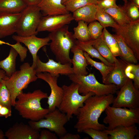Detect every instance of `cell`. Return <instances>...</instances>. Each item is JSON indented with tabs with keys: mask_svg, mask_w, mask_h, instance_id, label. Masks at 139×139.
<instances>
[{
	"mask_svg": "<svg viewBox=\"0 0 139 139\" xmlns=\"http://www.w3.org/2000/svg\"><path fill=\"white\" fill-rule=\"evenodd\" d=\"M43 16L70 13L62 3V0H41L37 5Z\"/></svg>",
	"mask_w": 139,
	"mask_h": 139,
	"instance_id": "ffe728a7",
	"label": "cell"
},
{
	"mask_svg": "<svg viewBox=\"0 0 139 139\" xmlns=\"http://www.w3.org/2000/svg\"><path fill=\"white\" fill-rule=\"evenodd\" d=\"M5 136V134L0 129V139H4Z\"/></svg>",
	"mask_w": 139,
	"mask_h": 139,
	"instance_id": "bcb514c9",
	"label": "cell"
},
{
	"mask_svg": "<svg viewBox=\"0 0 139 139\" xmlns=\"http://www.w3.org/2000/svg\"><path fill=\"white\" fill-rule=\"evenodd\" d=\"M127 77L132 80L134 87L139 88V65L128 63L125 69Z\"/></svg>",
	"mask_w": 139,
	"mask_h": 139,
	"instance_id": "836d02e7",
	"label": "cell"
},
{
	"mask_svg": "<svg viewBox=\"0 0 139 139\" xmlns=\"http://www.w3.org/2000/svg\"><path fill=\"white\" fill-rule=\"evenodd\" d=\"M113 35L118 44L120 51V57L121 59L128 63H137L138 60L135 57L133 51L125 43L121 37L117 34Z\"/></svg>",
	"mask_w": 139,
	"mask_h": 139,
	"instance_id": "484cf974",
	"label": "cell"
},
{
	"mask_svg": "<svg viewBox=\"0 0 139 139\" xmlns=\"http://www.w3.org/2000/svg\"><path fill=\"white\" fill-rule=\"evenodd\" d=\"M99 0H67L63 4L69 12H73L77 9L90 4L97 5Z\"/></svg>",
	"mask_w": 139,
	"mask_h": 139,
	"instance_id": "d6a6232c",
	"label": "cell"
},
{
	"mask_svg": "<svg viewBox=\"0 0 139 139\" xmlns=\"http://www.w3.org/2000/svg\"><path fill=\"white\" fill-rule=\"evenodd\" d=\"M112 106L129 109L139 108V90L134 86L132 80L128 78L124 84L117 91Z\"/></svg>",
	"mask_w": 139,
	"mask_h": 139,
	"instance_id": "30bf717a",
	"label": "cell"
},
{
	"mask_svg": "<svg viewBox=\"0 0 139 139\" xmlns=\"http://www.w3.org/2000/svg\"><path fill=\"white\" fill-rule=\"evenodd\" d=\"M68 76L72 82L78 84L79 92L82 95H85L89 92H93L95 95L99 96L114 94L117 90L115 84L106 85L100 83L93 73H90L86 75L73 74Z\"/></svg>",
	"mask_w": 139,
	"mask_h": 139,
	"instance_id": "52a82bcc",
	"label": "cell"
},
{
	"mask_svg": "<svg viewBox=\"0 0 139 139\" xmlns=\"http://www.w3.org/2000/svg\"><path fill=\"white\" fill-rule=\"evenodd\" d=\"M18 54L11 47L8 56L0 61V68L4 70L6 75L10 77L16 71V60Z\"/></svg>",
	"mask_w": 139,
	"mask_h": 139,
	"instance_id": "d4e9b609",
	"label": "cell"
},
{
	"mask_svg": "<svg viewBox=\"0 0 139 139\" xmlns=\"http://www.w3.org/2000/svg\"><path fill=\"white\" fill-rule=\"evenodd\" d=\"M98 7L96 5H87L76 10L73 12V16L77 22L83 21L86 23H90L96 20L95 15Z\"/></svg>",
	"mask_w": 139,
	"mask_h": 139,
	"instance_id": "7402d4cb",
	"label": "cell"
},
{
	"mask_svg": "<svg viewBox=\"0 0 139 139\" xmlns=\"http://www.w3.org/2000/svg\"><path fill=\"white\" fill-rule=\"evenodd\" d=\"M78 22L77 25L73 28L74 37L78 40L84 42L91 39L87 23L82 20Z\"/></svg>",
	"mask_w": 139,
	"mask_h": 139,
	"instance_id": "1f68e13d",
	"label": "cell"
},
{
	"mask_svg": "<svg viewBox=\"0 0 139 139\" xmlns=\"http://www.w3.org/2000/svg\"><path fill=\"white\" fill-rule=\"evenodd\" d=\"M48 97L47 93L40 89L27 93L22 91L17 96L14 107L23 118L38 121L44 118L49 112L48 108L42 107L40 102L42 99Z\"/></svg>",
	"mask_w": 139,
	"mask_h": 139,
	"instance_id": "7a4b0ae2",
	"label": "cell"
},
{
	"mask_svg": "<svg viewBox=\"0 0 139 139\" xmlns=\"http://www.w3.org/2000/svg\"><path fill=\"white\" fill-rule=\"evenodd\" d=\"M83 132L93 139H109L108 135L102 131L90 128L85 129Z\"/></svg>",
	"mask_w": 139,
	"mask_h": 139,
	"instance_id": "74e56055",
	"label": "cell"
},
{
	"mask_svg": "<svg viewBox=\"0 0 139 139\" xmlns=\"http://www.w3.org/2000/svg\"><path fill=\"white\" fill-rule=\"evenodd\" d=\"M38 79H41L47 82L51 90L50 95L48 98L47 103L49 112L58 108L60 105L63 95L62 87L57 84L58 77L51 75L47 72L37 73Z\"/></svg>",
	"mask_w": 139,
	"mask_h": 139,
	"instance_id": "8fae6325",
	"label": "cell"
},
{
	"mask_svg": "<svg viewBox=\"0 0 139 139\" xmlns=\"http://www.w3.org/2000/svg\"><path fill=\"white\" fill-rule=\"evenodd\" d=\"M11 115V108L0 104V117L7 118Z\"/></svg>",
	"mask_w": 139,
	"mask_h": 139,
	"instance_id": "b9f144b4",
	"label": "cell"
},
{
	"mask_svg": "<svg viewBox=\"0 0 139 139\" xmlns=\"http://www.w3.org/2000/svg\"><path fill=\"white\" fill-rule=\"evenodd\" d=\"M9 44V43H8L5 42L0 40V45H2L3 44H6L8 45Z\"/></svg>",
	"mask_w": 139,
	"mask_h": 139,
	"instance_id": "c3c4849f",
	"label": "cell"
},
{
	"mask_svg": "<svg viewBox=\"0 0 139 139\" xmlns=\"http://www.w3.org/2000/svg\"><path fill=\"white\" fill-rule=\"evenodd\" d=\"M71 63L62 64L49 59L46 63H44L37 55L35 70L36 73L47 72L52 75L58 77L59 75H67L73 74Z\"/></svg>",
	"mask_w": 139,
	"mask_h": 139,
	"instance_id": "4fadbf2b",
	"label": "cell"
},
{
	"mask_svg": "<svg viewBox=\"0 0 139 139\" xmlns=\"http://www.w3.org/2000/svg\"><path fill=\"white\" fill-rule=\"evenodd\" d=\"M96 5L98 8L104 10L118 6L116 3V0H99Z\"/></svg>",
	"mask_w": 139,
	"mask_h": 139,
	"instance_id": "ab89813d",
	"label": "cell"
},
{
	"mask_svg": "<svg viewBox=\"0 0 139 139\" xmlns=\"http://www.w3.org/2000/svg\"><path fill=\"white\" fill-rule=\"evenodd\" d=\"M20 13H0V39L16 33V27Z\"/></svg>",
	"mask_w": 139,
	"mask_h": 139,
	"instance_id": "ac0fdd59",
	"label": "cell"
},
{
	"mask_svg": "<svg viewBox=\"0 0 139 139\" xmlns=\"http://www.w3.org/2000/svg\"><path fill=\"white\" fill-rule=\"evenodd\" d=\"M0 104L11 108V93L3 79L0 81Z\"/></svg>",
	"mask_w": 139,
	"mask_h": 139,
	"instance_id": "e575fe53",
	"label": "cell"
},
{
	"mask_svg": "<svg viewBox=\"0 0 139 139\" xmlns=\"http://www.w3.org/2000/svg\"><path fill=\"white\" fill-rule=\"evenodd\" d=\"M124 7L127 17L131 22L139 20V6L131 2L128 3L127 1Z\"/></svg>",
	"mask_w": 139,
	"mask_h": 139,
	"instance_id": "d590c367",
	"label": "cell"
},
{
	"mask_svg": "<svg viewBox=\"0 0 139 139\" xmlns=\"http://www.w3.org/2000/svg\"><path fill=\"white\" fill-rule=\"evenodd\" d=\"M67 0H62V4H63Z\"/></svg>",
	"mask_w": 139,
	"mask_h": 139,
	"instance_id": "681fc988",
	"label": "cell"
},
{
	"mask_svg": "<svg viewBox=\"0 0 139 139\" xmlns=\"http://www.w3.org/2000/svg\"><path fill=\"white\" fill-rule=\"evenodd\" d=\"M88 28L91 38L93 39L100 36L103 28L99 22L94 21L90 23Z\"/></svg>",
	"mask_w": 139,
	"mask_h": 139,
	"instance_id": "8d00e7d4",
	"label": "cell"
},
{
	"mask_svg": "<svg viewBox=\"0 0 139 139\" xmlns=\"http://www.w3.org/2000/svg\"><path fill=\"white\" fill-rule=\"evenodd\" d=\"M80 136L78 134H73L67 133L60 137V139H80Z\"/></svg>",
	"mask_w": 139,
	"mask_h": 139,
	"instance_id": "7bdbcfd3",
	"label": "cell"
},
{
	"mask_svg": "<svg viewBox=\"0 0 139 139\" xmlns=\"http://www.w3.org/2000/svg\"><path fill=\"white\" fill-rule=\"evenodd\" d=\"M73 20L72 14L70 13L42 16L37 31L38 33L44 31L51 32L67 25Z\"/></svg>",
	"mask_w": 139,
	"mask_h": 139,
	"instance_id": "5bb4252c",
	"label": "cell"
},
{
	"mask_svg": "<svg viewBox=\"0 0 139 139\" xmlns=\"http://www.w3.org/2000/svg\"><path fill=\"white\" fill-rule=\"evenodd\" d=\"M21 13L16 27L17 35H37V29L43 16L39 7L38 6H27Z\"/></svg>",
	"mask_w": 139,
	"mask_h": 139,
	"instance_id": "ba28073f",
	"label": "cell"
},
{
	"mask_svg": "<svg viewBox=\"0 0 139 139\" xmlns=\"http://www.w3.org/2000/svg\"><path fill=\"white\" fill-rule=\"evenodd\" d=\"M27 6H37L41 0H23Z\"/></svg>",
	"mask_w": 139,
	"mask_h": 139,
	"instance_id": "ee69618b",
	"label": "cell"
},
{
	"mask_svg": "<svg viewBox=\"0 0 139 139\" xmlns=\"http://www.w3.org/2000/svg\"><path fill=\"white\" fill-rule=\"evenodd\" d=\"M100 37L115 57L120 56V50L117 40L113 34L103 28Z\"/></svg>",
	"mask_w": 139,
	"mask_h": 139,
	"instance_id": "f1b7e54d",
	"label": "cell"
},
{
	"mask_svg": "<svg viewBox=\"0 0 139 139\" xmlns=\"http://www.w3.org/2000/svg\"><path fill=\"white\" fill-rule=\"evenodd\" d=\"M71 51L73 54L71 60L73 74L81 75H87L88 73L86 68L88 64L84 55V51L76 44L72 48Z\"/></svg>",
	"mask_w": 139,
	"mask_h": 139,
	"instance_id": "d6986e66",
	"label": "cell"
},
{
	"mask_svg": "<svg viewBox=\"0 0 139 139\" xmlns=\"http://www.w3.org/2000/svg\"><path fill=\"white\" fill-rule=\"evenodd\" d=\"M128 63L121 59H117L113 68L109 73L103 84H113L116 86L117 90L120 89L128 78L125 73Z\"/></svg>",
	"mask_w": 139,
	"mask_h": 139,
	"instance_id": "e0dca14e",
	"label": "cell"
},
{
	"mask_svg": "<svg viewBox=\"0 0 139 139\" xmlns=\"http://www.w3.org/2000/svg\"><path fill=\"white\" fill-rule=\"evenodd\" d=\"M57 135L50 131L45 129L41 131L40 133L39 139H57Z\"/></svg>",
	"mask_w": 139,
	"mask_h": 139,
	"instance_id": "60d3db41",
	"label": "cell"
},
{
	"mask_svg": "<svg viewBox=\"0 0 139 139\" xmlns=\"http://www.w3.org/2000/svg\"><path fill=\"white\" fill-rule=\"evenodd\" d=\"M9 45L13 48L18 53L21 62H23L27 56V48L23 46L20 42L18 41H17L16 44H10Z\"/></svg>",
	"mask_w": 139,
	"mask_h": 139,
	"instance_id": "f35d334b",
	"label": "cell"
},
{
	"mask_svg": "<svg viewBox=\"0 0 139 139\" xmlns=\"http://www.w3.org/2000/svg\"><path fill=\"white\" fill-rule=\"evenodd\" d=\"M109 14L120 27H124L131 22L127 17L124 7H113L104 10Z\"/></svg>",
	"mask_w": 139,
	"mask_h": 139,
	"instance_id": "cb8c5ba5",
	"label": "cell"
},
{
	"mask_svg": "<svg viewBox=\"0 0 139 139\" xmlns=\"http://www.w3.org/2000/svg\"><path fill=\"white\" fill-rule=\"evenodd\" d=\"M110 136L109 139H134L139 134V131L135 125L129 126H119L114 129L102 131Z\"/></svg>",
	"mask_w": 139,
	"mask_h": 139,
	"instance_id": "44dd1931",
	"label": "cell"
},
{
	"mask_svg": "<svg viewBox=\"0 0 139 139\" xmlns=\"http://www.w3.org/2000/svg\"><path fill=\"white\" fill-rule=\"evenodd\" d=\"M92 39V45L101 55L109 62L114 64L117 59L112 54L100 37L95 39Z\"/></svg>",
	"mask_w": 139,
	"mask_h": 139,
	"instance_id": "4316f807",
	"label": "cell"
},
{
	"mask_svg": "<svg viewBox=\"0 0 139 139\" xmlns=\"http://www.w3.org/2000/svg\"><path fill=\"white\" fill-rule=\"evenodd\" d=\"M106 116L103 122L108 125L107 129L119 126H129L139 124V108L129 109L109 106L105 110Z\"/></svg>",
	"mask_w": 139,
	"mask_h": 139,
	"instance_id": "8992f818",
	"label": "cell"
},
{
	"mask_svg": "<svg viewBox=\"0 0 139 139\" xmlns=\"http://www.w3.org/2000/svg\"><path fill=\"white\" fill-rule=\"evenodd\" d=\"M62 87L63 95L58 109L66 114L69 121L73 115H77L79 108L83 106L85 101L95 94L89 92L85 95H81L78 91L79 85L73 82L69 85H64Z\"/></svg>",
	"mask_w": 139,
	"mask_h": 139,
	"instance_id": "5b68a950",
	"label": "cell"
},
{
	"mask_svg": "<svg viewBox=\"0 0 139 139\" xmlns=\"http://www.w3.org/2000/svg\"><path fill=\"white\" fill-rule=\"evenodd\" d=\"M96 20L102 26L103 28L110 27L116 30L119 28V26L109 14L105 11L104 9L98 8L95 15Z\"/></svg>",
	"mask_w": 139,
	"mask_h": 139,
	"instance_id": "f546056e",
	"label": "cell"
},
{
	"mask_svg": "<svg viewBox=\"0 0 139 139\" xmlns=\"http://www.w3.org/2000/svg\"><path fill=\"white\" fill-rule=\"evenodd\" d=\"M83 54L88 65H90L94 67L100 71L102 76V81L103 83L114 66H109L102 62H97L93 60L86 53L84 52Z\"/></svg>",
	"mask_w": 139,
	"mask_h": 139,
	"instance_id": "4dcf8cb0",
	"label": "cell"
},
{
	"mask_svg": "<svg viewBox=\"0 0 139 139\" xmlns=\"http://www.w3.org/2000/svg\"><path fill=\"white\" fill-rule=\"evenodd\" d=\"M50 48L57 62L62 64L71 63L70 57L72 48L76 44L77 40L73 33L69 30L66 25L57 30L49 33Z\"/></svg>",
	"mask_w": 139,
	"mask_h": 139,
	"instance_id": "3957f363",
	"label": "cell"
},
{
	"mask_svg": "<svg viewBox=\"0 0 139 139\" xmlns=\"http://www.w3.org/2000/svg\"><path fill=\"white\" fill-rule=\"evenodd\" d=\"M114 98L113 94H109L100 96L94 95L87 98L79 109L74 128L79 133L88 128L100 131L107 129V127L100 123L98 120L102 113L112 103Z\"/></svg>",
	"mask_w": 139,
	"mask_h": 139,
	"instance_id": "6da1fadb",
	"label": "cell"
},
{
	"mask_svg": "<svg viewBox=\"0 0 139 139\" xmlns=\"http://www.w3.org/2000/svg\"><path fill=\"white\" fill-rule=\"evenodd\" d=\"M76 44L81 48L84 52L86 53L90 56L99 59L102 62L108 66H114V64L110 63L103 57L97 50L93 46L92 39L84 42L77 40Z\"/></svg>",
	"mask_w": 139,
	"mask_h": 139,
	"instance_id": "83f0119b",
	"label": "cell"
},
{
	"mask_svg": "<svg viewBox=\"0 0 139 139\" xmlns=\"http://www.w3.org/2000/svg\"><path fill=\"white\" fill-rule=\"evenodd\" d=\"M131 2L139 6V0H131Z\"/></svg>",
	"mask_w": 139,
	"mask_h": 139,
	"instance_id": "7dc6e473",
	"label": "cell"
},
{
	"mask_svg": "<svg viewBox=\"0 0 139 139\" xmlns=\"http://www.w3.org/2000/svg\"><path fill=\"white\" fill-rule=\"evenodd\" d=\"M68 121L66 114L57 108L49 112L44 118L38 121L30 120L28 124L35 130L39 131L41 128H46L60 137L67 133L64 125Z\"/></svg>",
	"mask_w": 139,
	"mask_h": 139,
	"instance_id": "9c48e42d",
	"label": "cell"
},
{
	"mask_svg": "<svg viewBox=\"0 0 139 139\" xmlns=\"http://www.w3.org/2000/svg\"><path fill=\"white\" fill-rule=\"evenodd\" d=\"M27 6L23 0H0V13H20Z\"/></svg>",
	"mask_w": 139,
	"mask_h": 139,
	"instance_id": "603a6c76",
	"label": "cell"
},
{
	"mask_svg": "<svg viewBox=\"0 0 139 139\" xmlns=\"http://www.w3.org/2000/svg\"><path fill=\"white\" fill-rule=\"evenodd\" d=\"M6 76L5 71L3 70L0 69V81L3 79Z\"/></svg>",
	"mask_w": 139,
	"mask_h": 139,
	"instance_id": "f6af8a7d",
	"label": "cell"
},
{
	"mask_svg": "<svg viewBox=\"0 0 139 139\" xmlns=\"http://www.w3.org/2000/svg\"><path fill=\"white\" fill-rule=\"evenodd\" d=\"M116 34L120 36L139 60V20L116 30Z\"/></svg>",
	"mask_w": 139,
	"mask_h": 139,
	"instance_id": "7c38bea8",
	"label": "cell"
},
{
	"mask_svg": "<svg viewBox=\"0 0 139 139\" xmlns=\"http://www.w3.org/2000/svg\"><path fill=\"white\" fill-rule=\"evenodd\" d=\"M125 2V4L127 3V2L128 0H123Z\"/></svg>",
	"mask_w": 139,
	"mask_h": 139,
	"instance_id": "f907efd6",
	"label": "cell"
},
{
	"mask_svg": "<svg viewBox=\"0 0 139 139\" xmlns=\"http://www.w3.org/2000/svg\"><path fill=\"white\" fill-rule=\"evenodd\" d=\"M36 36L32 35L23 37L13 35L12 36L14 40L23 44L28 48L33 58V62L31 66L34 68L38 51L42 47L48 45L50 40L48 36L44 38H39Z\"/></svg>",
	"mask_w": 139,
	"mask_h": 139,
	"instance_id": "9a60e30c",
	"label": "cell"
},
{
	"mask_svg": "<svg viewBox=\"0 0 139 139\" xmlns=\"http://www.w3.org/2000/svg\"><path fill=\"white\" fill-rule=\"evenodd\" d=\"M5 134L8 139H39L40 135L39 131L22 123L15 124Z\"/></svg>",
	"mask_w": 139,
	"mask_h": 139,
	"instance_id": "2e32d148",
	"label": "cell"
},
{
	"mask_svg": "<svg viewBox=\"0 0 139 139\" xmlns=\"http://www.w3.org/2000/svg\"><path fill=\"white\" fill-rule=\"evenodd\" d=\"M10 77L6 76L3 79L11 95L12 106H14L16 98L29 84L38 79L35 68L28 62L24 63Z\"/></svg>",
	"mask_w": 139,
	"mask_h": 139,
	"instance_id": "277c9868",
	"label": "cell"
}]
</instances>
